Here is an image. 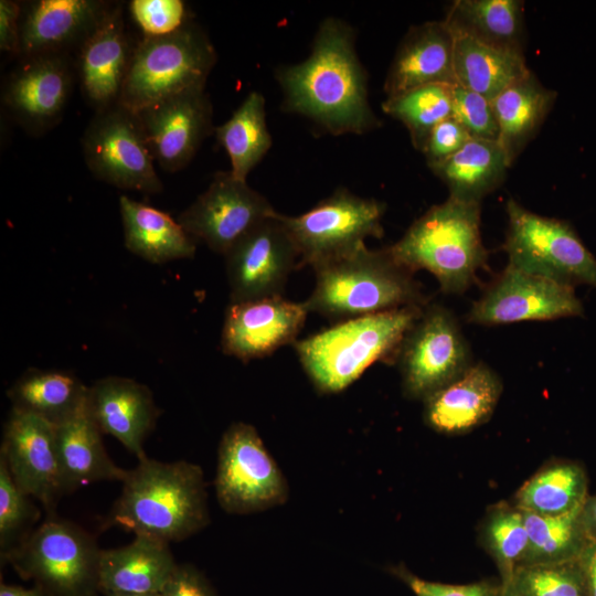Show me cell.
I'll use <instances>...</instances> for the list:
<instances>
[{
    "label": "cell",
    "mask_w": 596,
    "mask_h": 596,
    "mask_svg": "<svg viewBox=\"0 0 596 596\" xmlns=\"http://www.w3.org/2000/svg\"><path fill=\"white\" fill-rule=\"evenodd\" d=\"M354 40L353 29L344 21L323 20L309 56L276 73L283 107L333 136L362 135L376 128L379 121L369 103L368 77Z\"/></svg>",
    "instance_id": "obj_1"
},
{
    "label": "cell",
    "mask_w": 596,
    "mask_h": 596,
    "mask_svg": "<svg viewBox=\"0 0 596 596\" xmlns=\"http://www.w3.org/2000/svg\"><path fill=\"white\" fill-rule=\"evenodd\" d=\"M209 521L201 467L185 460L162 462L145 457L128 470L105 528L171 543L190 538Z\"/></svg>",
    "instance_id": "obj_2"
},
{
    "label": "cell",
    "mask_w": 596,
    "mask_h": 596,
    "mask_svg": "<svg viewBox=\"0 0 596 596\" xmlns=\"http://www.w3.org/2000/svg\"><path fill=\"white\" fill-rule=\"evenodd\" d=\"M316 283L304 301L309 312L347 320L404 307H425L427 298L414 273L389 247L366 246L313 267Z\"/></svg>",
    "instance_id": "obj_3"
},
{
    "label": "cell",
    "mask_w": 596,
    "mask_h": 596,
    "mask_svg": "<svg viewBox=\"0 0 596 596\" xmlns=\"http://www.w3.org/2000/svg\"><path fill=\"white\" fill-rule=\"evenodd\" d=\"M481 203L448 196L413 222L390 251L411 272L434 275L445 294H462L488 259L480 232Z\"/></svg>",
    "instance_id": "obj_4"
},
{
    "label": "cell",
    "mask_w": 596,
    "mask_h": 596,
    "mask_svg": "<svg viewBox=\"0 0 596 596\" xmlns=\"http://www.w3.org/2000/svg\"><path fill=\"white\" fill-rule=\"evenodd\" d=\"M424 307L342 320L294 348L315 387L321 393L343 391L377 361L395 359L400 344Z\"/></svg>",
    "instance_id": "obj_5"
},
{
    "label": "cell",
    "mask_w": 596,
    "mask_h": 596,
    "mask_svg": "<svg viewBox=\"0 0 596 596\" xmlns=\"http://www.w3.org/2000/svg\"><path fill=\"white\" fill-rule=\"evenodd\" d=\"M217 54L206 32L189 19L178 30L136 42L119 104L139 113L168 97L205 88Z\"/></svg>",
    "instance_id": "obj_6"
},
{
    "label": "cell",
    "mask_w": 596,
    "mask_h": 596,
    "mask_svg": "<svg viewBox=\"0 0 596 596\" xmlns=\"http://www.w3.org/2000/svg\"><path fill=\"white\" fill-rule=\"evenodd\" d=\"M100 553L93 535L53 513L4 563L46 596H97Z\"/></svg>",
    "instance_id": "obj_7"
},
{
    "label": "cell",
    "mask_w": 596,
    "mask_h": 596,
    "mask_svg": "<svg viewBox=\"0 0 596 596\" xmlns=\"http://www.w3.org/2000/svg\"><path fill=\"white\" fill-rule=\"evenodd\" d=\"M508 228L502 248L508 265L563 285L596 287V257L566 221L505 204Z\"/></svg>",
    "instance_id": "obj_8"
},
{
    "label": "cell",
    "mask_w": 596,
    "mask_h": 596,
    "mask_svg": "<svg viewBox=\"0 0 596 596\" xmlns=\"http://www.w3.org/2000/svg\"><path fill=\"white\" fill-rule=\"evenodd\" d=\"M385 210L379 200L340 188L302 214H281V221L296 246L300 266L313 268L364 247L369 237L381 238Z\"/></svg>",
    "instance_id": "obj_9"
},
{
    "label": "cell",
    "mask_w": 596,
    "mask_h": 596,
    "mask_svg": "<svg viewBox=\"0 0 596 596\" xmlns=\"http://www.w3.org/2000/svg\"><path fill=\"white\" fill-rule=\"evenodd\" d=\"M395 361L404 394L423 401L473 364L455 315L441 305L423 308L404 336Z\"/></svg>",
    "instance_id": "obj_10"
},
{
    "label": "cell",
    "mask_w": 596,
    "mask_h": 596,
    "mask_svg": "<svg viewBox=\"0 0 596 596\" xmlns=\"http://www.w3.org/2000/svg\"><path fill=\"white\" fill-rule=\"evenodd\" d=\"M83 157L99 180L147 194L163 190L136 113L120 104L96 111L82 137Z\"/></svg>",
    "instance_id": "obj_11"
},
{
    "label": "cell",
    "mask_w": 596,
    "mask_h": 596,
    "mask_svg": "<svg viewBox=\"0 0 596 596\" xmlns=\"http://www.w3.org/2000/svg\"><path fill=\"white\" fill-rule=\"evenodd\" d=\"M215 492L228 513L263 511L286 501V480L254 426L233 423L217 450Z\"/></svg>",
    "instance_id": "obj_12"
},
{
    "label": "cell",
    "mask_w": 596,
    "mask_h": 596,
    "mask_svg": "<svg viewBox=\"0 0 596 596\" xmlns=\"http://www.w3.org/2000/svg\"><path fill=\"white\" fill-rule=\"evenodd\" d=\"M275 214L269 201L246 181L231 171H219L177 220L191 236L225 256L247 233Z\"/></svg>",
    "instance_id": "obj_13"
},
{
    "label": "cell",
    "mask_w": 596,
    "mask_h": 596,
    "mask_svg": "<svg viewBox=\"0 0 596 596\" xmlns=\"http://www.w3.org/2000/svg\"><path fill=\"white\" fill-rule=\"evenodd\" d=\"M583 312L574 287L507 265L472 304L466 319L473 324L499 326L577 317Z\"/></svg>",
    "instance_id": "obj_14"
},
{
    "label": "cell",
    "mask_w": 596,
    "mask_h": 596,
    "mask_svg": "<svg viewBox=\"0 0 596 596\" xmlns=\"http://www.w3.org/2000/svg\"><path fill=\"white\" fill-rule=\"evenodd\" d=\"M70 53H52L22 58L8 76L1 102L7 113L30 134L56 126L68 104L75 78Z\"/></svg>",
    "instance_id": "obj_15"
},
{
    "label": "cell",
    "mask_w": 596,
    "mask_h": 596,
    "mask_svg": "<svg viewBox=\"0 0 596 596\" xmlns=\"http://www.w3.org/2000/svg\"><path fill=\"white\" fill-rule=\"evenodd\" d=\"M298 252L281 214L265 220L225 255L231 302L281 296Z\"/></svg>",
    "instance_id": "obj_16"
},
{
    "label": "cell",
    "mask_w": 596,
    "mask_h": 596,
    "mask_svg": "<svg viewBox=\"0 0 596 596\" xmlns=\"http://www.w3.org/2000/svg\"><path fill=\"white\" fill-rule=\"evenodd\" d=\"M17 486L40 501L47 514L66 494L58 461L55 426L20 411L11 409L4 424L0 449Z\"/></svg>",
    "instance_id": "obj_17"
},
{
    "label": "cell",
    "mask_w": 596,
    "mask_h": 596,
    "mask_svg": "<svg viewBox=\"0 0 596 596\" xmlns=\"http://www.w3.org/2000/svg\"><path fill=\"white\" fill-rule=\"evenodd\" d=\"M137 116L153 160L170 173L185 168L215 129L213 106L205 88L162 99Z\"/></svg>",
    "instance_id": "obj_18"
},
{
    "label": "cell",
    "mask_w": 596,
    "mask_h": 596,
    "mask_svg": "<svg viewBox=\"0 0 596 596\" xmlns=\"http://www.w3.org/2000/svg\"><path fill=\"white\" fill-rule=\"evenodd\" d=\"M308 313L305 302L283 296L230 302L221 336L222 350L243 362L267 356L296 342Z\"/></svg>",
    "instance_id": "obj_19"
},
{
    "label": "cell",
    "mask_w": 596,
    "mask_h": 596,
    "mask_svg": "<svg viewBox=\"0 0 596 596\" xmlns=\"http://www.w3.org/2000/svg\"><path fill=\"white\" fill-rule=\"evenodd\" d=\"M123 3H113L76 50L75 71L86 102L100 111L119 104L134 47Z\"/></svg>",
    "instance_id": "obj_20"
},
{
    "label": "cell",
    "mask_w": 596,
    "mask_h": 596,
    "mask_svg": "<svg viewBox=\"0 0 596 596\" xmlns=\"http://www.w3.org/2000/svg\"><path fill=\"white\" fill-rule=\"evenodd\" d=\"M87 408L103 434L115 437L138 460L147 457L143 443L160 415L147 385L129 377H102L88 386Z\"/></svg>",
    "instance_id": "obj_21"
},
{
    "label": "cell",
    "mask_w": 596,
    "mask_h": 596,
    "mask_svg": "<svg viewBox=\"0 0 596 596\" xmlns=\"http://www.w3.org/2000/svg\"><path fill=\"white\" fill-rule=\"evenodd\" d=\"M113 2L103 0H39L22 10L20 57L70 53L103 20Z\"/></svg>",
    "instance_id": "obj_22"
},
{
    "label": "cell",
    "mask_w": 596,
    "mask_h": 596,
    "mask_svg": "<svg viewBox=\"0 0 596 596\" xmlns=\"http://www.w3.org/2000/svg\"><path fill=\"white\" fill-rule=\"evenodd\" d=\"M500 376L486 363H473L424 402V421L445 435L468 433L493 414L502 393Z\"/></svg>",
    "instance_id": "obj_23"
},
{
    "label": "cell",
    "mask_w": 596,
    "mask_h": 596,
    "mask_svg": "<svg viewBox=\"0 0 596 596\" xmlns=\"http://www.w3.org/2000/svg\"><path fill=\"white\" fill-rule=\"evenodd\" d=\"M454 47V33L444 20L412 26L387 71L386 97L428 84H456Z\"/></svg>",
    "instance_id": "obj_24"
},
{
    "label": "cell",
    "mask_w": 596,
    "mask_h": 596,
    "mask_svg": "<svg viewBox=\"0 0 596 596\" xmlns=\"http://www.w3.org/2000/svg\"><path fill=\"white\" fill-rule=\"evenodd\" d=\"M169 544L136 535L128 545L102 550L100 593L105 596L160 594L178 565Z\"/></svg>",
    "instance_id": "obj_25"
},
{
    "label": "cell",
    "mask_w": 596,
    "mask_h": 596,
    "mask_svg": "<svg viewBox=\"0 0 596 596\" xmlns=\"http://www.w3.org/2000/svg\"><path fill=\"white\" fill-rule=\"evenodd\" d=\"M103 433L85 404L70 418L55 426V441L66 494L97 481L123 482L128 470L108 456Z\"/></svg>",
    "instance_id": "obj_26"
},
{
    "label": "cell",
    "mask_w": 596,
    "mask_h": 596,
    "mask_svg": "<svg viewBox=\"0 0 596 596\" xmlns=\"http://www.w3.org/2000/svg\"><path fill=\"white\" fill-rule=\"evenodd\" d=\"M119 212L125 245L132 254L153 264L194 257L191 235L166 212L124 194Z\"/></svg>",
    "instance_id": "obj_27"
},
{
    "label": "cell",
    "mask_w": 596,
    "mask_h": 596,
    "mask_svg": "<svg viewBox=\"0 0 596 596\" xmlns=\"http://www.w3.org/2000/svg\"><path fill=\"white\" fill-rule=\"evenodd\" d=\"M556 97L557 93L545 87L531 71L491 100L499 126L498 142L510 164L535 137Z\"/></svg>",
    "instance_id": "obj_28"
},
{
    "label": "cell",
    "mask_w": 596,
    "mask_h": 596,
    "mask_svg": "<svg viewBox=\"0 0 596 596\" xmlns=\"http://www.w3.org/2000/svg\"><path fill=\"white\" fill-rule=\"evenodd\" d=\"M453 33L456 84L489 100L531 72L523 53L492 46L465 34Z\"/></svg>",
    "instance_id": "obj_29"
},
{
    "label": "cell",
    "mask_w": 596,
    "mask_h": 596,
    "mask_svg": "<svg viewBox=\"0 0 596 596\" xmlns=\"http://www.w3.org/2000/svg\"><path fill=\"white\" fill-rule=\"evenodd\" d=\"M510 167L498 141L471 138L455 155L430 170L447 185L450 198L481 203L503 182Z\"/></svg>",
    "instance_id": "obj_30"
},
{
    "label": "cell",
    "mask_w": 596,
    "mask_h": 596,
    "mask_svg": "<svg viewBox=\"0 0 596 596\" xmlns=\"http://www.w3.org/2000/svg\"><path fill=\"white\" fill-rule=\"evenodd\" d=\"M444 21L455 33L523 53L524 2L520 0H456Z\"/></svg>",
    "instance_id": "obj_31"
},
{
    "label": "cell",
    "mask_w": 596,
    "mask_h": 596,
    "mask_svg": "<svg viewBox=\"0 0 596 596\" xmlns=\"http://www.w3.org/2000/svg\"><path fill=\"white\" fill-rule=\"evenodd\" d=\"M88 386L70 372L30 369L8 390L12 409L38 416L54 426L86 402Z\"/></svg>",
    "instance_id": "obj_32"
},
{
    "label": "cell",
    "mask_w": 596,
    "mask_h": 596,
    "mask_svg": "<svg viewBox=\"0 0 596 596\" xmlns=\"http://www.w3.org/2000/svg\"><path fill=\"white\" fill-rule=\"evenodd\" d=\"M214 134L228 155L232 174L246 181L249 172L272 147L264 96L258 92H251L232 116L215 127Z\"/></svg>",
    "instance_id": "obj_33"
},
{
    "label": "cell",
    "mask_w": 596,
    "mask_h": 596,
    "mask_svg": "<svg viewBox=\"0 0 596 596\" xmlns=\"http://www.w3.org/2000/svg\"><path fill=\"white\" fill-rule=\"evenodd\" d=\"M587 497L584 468L573 461H554L523 483L514 504L525 512L554 517L579 509Z\"/></svg>",
    "instance_id": "obj_34"
},
{
    "label": "cell",
    "mask_w": 596,
    "mask_h": 596,
    "mask_svg": "<svg viewBox=\"0 0 596 596\" xmlns=\"http://www.w3.org/2000/svg\"><path fill=\"white\" fill-rule=\"evenodd\" d=\"M581 508L554 517L523 511L529 535V552L523 566L578 558L588 542L581 521Z\"/></svg>",
    "instance_id": "obj_35"
},
{
    "label": "cell",
    "mask_w": 596,
    "mask_h": 596,
    "mask_svg": "<svg viewBox=\"0 0 596 596\" xmlns=\"http://www.w3.org/2000/svg\"><path fill=\"white\" fill-rule=\"evenodd\" d=\"M453 85L428 84L386 97L383 111L401 121L419 151L432 130L453 114Z\"/></svg>",
    "instance_id": "obj_36"
},
{
    "label": "cell",
    "mask_w": 596,
    "mask_h": 596,
    "mask_svg": "<svg viewBox=\"0 0 596 596\" xmlns=\"http://www.w3.org/2000/svg\"><path fill=\"white\" fill-rule=\"evenodd\" d=\"M481 540L500 571L501 584L511 583L515 571L524 565L529 552L523 511L514 503L493 505L483 520Z\"/></svg>",
    "instance_id": "obj_37"
},
{
    "label": "cell",
    "mask_w": 596,
    "mask_h": 596,
    "mask_svg": "<svg viewBox=\"0 0 596 596\" xmlns=\"http://www.w3.org/2000/svg\"><path fill=\"white\" fill-rule=\"evenodd\" d=\"M12 479L0 458V555L1 562L36 529L41 511Z\"/></svg>",
    "instance_id": "obj_38"
},
{
    "label": "cell",
    "mask_w": 596,
    "mask_h": 596,
    "mask_svg": "<svg viewBox=\"0 0 596 596\" xmlns=\"http://www.w3.org/2000/svg\"><path fill=\"white\" fill-rule=\"evenodd\" d=\"M511 584L523 596H587L577 560L521 566Z\"/></svg>",
    "instance_id": "obj_39"
},
{
    "label": "cell",
    "mask_w": 596,
    "mask_h": 596,
    "mask_svg": "<svg viewBox=\"0 0 596 596\" xmlns=\"http://www.w3.org/2000/svg\"><path fill=\"white\" fill-rule=\"evenodd\" d=\"M453 114L470 138L499 140V126L491 100L458 84L453 85Z\"/></svg>",
    "instance_id": "obj_40"
},
{
    "label": "cell",
    "mask_w": 596,
    "mask_h": 596,
    "mask_svg": "<svg viewBox=\"0 0 596 596\" xmlns=\"http://www.w3.org/2000/svg\"><path fill=\"white\" fill-rule=\"evenodd\" d=\"M128 7L145 36L169 34L190 19L187 6L181 0H132Z\"/></svg>",
    "instance_id": "obj_41"
},
{
    "label": "cell",
    "mask_w": 596,
    "mask_h": 596,
    "mask_svg": "<svg viewBox=\"0 0 596 596\" xmlns=\"http://www.w3.org/2000/svg\"><path fill=\"white\" fill-rule=\"evenodd\" d=\"M416 596H499L501 584L490 582H477L464 585L443 584L423 579L404 566L393 568Z\"/></svg>",
    "instance_id": "obj_42"
},
{
    "label": "cell",
    "mask_w": 596,
    "mask_h": 596,
    "mask_svg": "<svg viewBox=\"0 0 596 596\" xmlns=\"http://www.w3.org/2000/svg\"><path fill=\"white\" fill-rule=\"evenodd\" d=\"M470 139L460 123L450 116L432 130L422 152L432 169L455 155Z\"/></svg>",
    "instance_id": "obj_43"
},
{
    "label": "cell",
    "mask_w": 596,
    "mask_h": 596,
    "mask_svg": "<svg viewBox=\"0 0 596 596\" xmlns=\"http://www.w3.org/2000/svg\"><path fill=\"white\" fill-rule=\"evenodd\" d=\"M161 596H219L207 578L193 565L178 564Z\"/></svg>",
    "instance_id": "obj_44"
},
{
    "label": "cell",
    "mask_w": 596,
    "mask_h": 596,
    "mask_svg": "<svg viewBox=\"0 0 596 596\" xmlns=\"http://www.w3.org/2000/svg\"><path fill=\"white\" fill-rule=\"evenodd\" d=\"M22 6L12 0L0 1V50L20 57V21Z\"/></svg>",
    "instance_id": "obj_45"
},
{
    "label": "cell",
    "mask_w": 596,
    "mask_h": 596,
    "mask_svg": "<svg viewBox=\"0 0 596 596\" xmlns=\"http://www.w3.org/2000/svg\"><path fill=\"white\" fill-rule=\"evenodd\" d=\"M577 561L583 572L586 595L596 596V542L588 541Z\"/></svg>",
    "instance_id": "obj_46"
},
{
    "label": "cell",
    "mask_w": 596,
    "mask_h": 596,
    "mask_svg": "<svg viewBox=\"0 0 596 596\" xmlns=\"http://www.w3.org/2000/svg\"><path fill=\"white\" fill-rule=\"evenodd\" d=\"M581 521L588 541L596 542V496H588L581 508Z\"/></svg>",
    "instance_id": "obj_47"
},
{
    "label": "cell",
    "mask_w": 596,
    "mask_h": 596,
    "mask_svg": "<svg viewBox=\"0 0 596 596\" xmlns=\"http://www.w3.org/2000/svg\"><path fill=\"white\" fill-rule=\"evenodd\" d=\"M0 596H46V595L40 587L35 585L32 588H25L22 586L7 585L2 583L0 586Z\"/></svg>",
    "instance_id": "obj_48"
},
{
    "label": "cell",
    "mask_w": 596,
    "mask_h": 596,
    "mask_svg": "<svg viewBox=\"0 0 596 596\" xmlns=\"http://www.w3.org/2000/svg\"><path fill=\"white\" fill-rule=\"evenodd\" d=\"M499 596H523L521 593L517 590V588L511 584H501Z\"/></svg>",
    "instance_id": "obj_49"
},
{
    "label": "cell",
    "mask_w": 596,
    "mask_h": 596,
    "mask_svg": "<svg viewBox=\"0 0 596 596\" xmlns=\"http://www.w3.org/2000/svg\"><path fill=\"white\" fill-rule=\"evenodd\" d=\"M108 596H161L160 594H152V595H108Z\"/></svg>",
    "instance_id": "obj_50"
}]
</instances>
